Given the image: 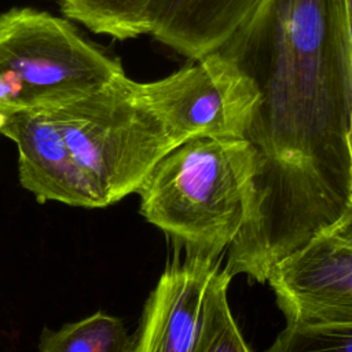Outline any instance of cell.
Wrapping results in <instances>:
<instances>
[{
  "mask_svg": "<svg viewBox=\"0 0 352 352\" xmlns=\"http://www.w3.org/2000/svg\"><path fill=\"white\" fill-rule=\"evenodd\" d=\"M253 82L246 226L302 242L352 209V47L344 0H264L219 48Z\"/></svg>",
  "mask_w": 352,
  "mask_h": 352,
  "instance_id": "obj_1",
  "label": "cell"
},
{
  "mask_svg": "<svg viewBox=\"0 0 352 352\" xmlns=\"http://www.w3.org/2000/svg\"><path fill=\"white\" fill-rule=\"evenodd\" d=\"M253 172L246 139H190L146 176L136 191L140 213L186 252L219 258L245 223Z\"/></svg>",
  "mask_w": 352,
  "mask_h": 352,
  "instance_id": "obj_2",
  "label": "cell"
},
{
  "mask_svg": "<svg viewBox=\"0 0 352 352\" xmlns=\"http://www.w3.org/2000/svg\"><path fill=\"white\" fill-rule=\"evenodd\" d=\"M122 73L121 62L67 18L30 7L0 14V121L60 107Z\"/></svg>",
  "mask_w": 352,
  "mask_h": 352,
  "instance_id": "obj_3",
  "label": "cell"
},
{
  "mask_svg": "<svg viewBox=\"0 0 352 352\" xmlns=\"http://www.w3.org/2000/svg\"><path fill=\"white\" fill-rule=\"evenodd\" d=\"M45 113L107 205L136 192L155 164L176 147L142 82L125 73Z\"/></svg>",
  "mask_w": 352,
  "mask_h": 352,
  "instance_id": "obj_4",
  "label": "cell"
},
{
  "mask_svg": "<svg viewBox=\"0 0 352 352\" xmlns=\"http://www.w3.org/2000/svg\"><path fill=\"white\" fill-rule=\"evenodd\" d=\"M142 85L175 146L194 138L243 139L258 100L253 82L219 51Z\"/></svg>",
  "mask_w": 352,
  "mask_h": 352,
  "instance_id": "obj_5",
  "label": "cell"
},
{
  "mask_svg": "<svg viewBox=\"0 0 352 352\" xmlns=\"http://www.w3.org/2000/svg\"><path fill=\"white\" fill-rule=\"evenodd\" d=\"M287 324L352 327V243L329 232L308 241L270 272Z\"/></svg>",
  "mask_w": 352,
  "mask_h": 352,
  "instance_id": "obj_6",
  "label": "cell"
},
{
  "mask_svg": "<svg viewBox=\"0 0 352 352\" xmlns=\"http://www.w3.org/2000/svg\"><path fill=\"white\" fill-rule=\"evenodd\" d=\"M232 276L220 258L186 252L151 292L133 352H199L220 286Z\"/></svg>",
  "mask_w": 352,
  "mask_h": 352,
  "instance_id": "obj_7",
  "label": "cell"
},
{
  "mask_svg": "<svg viewBox=\"0 0 352 352\" xmlns=\"http://www.w3.org/2000/svg\"><path fill=\"white\" fill-rule=\"evenodd\" d=\"M0 135L16 144L19 182L37 201L107 206L99 186L80 165L45 111H19L4 117Z\"/></svg>",
  "mask_w": 352,
  "mask_h": 352,
  "instance_id": "obj_8",
  "label": "cell"
},
{
  "mask_svg": "<svg viewBox=\"0 0 352 352\" xmlns=\"http://www.w3.org/2000/svg\"><path fill=\"white\" fill-rule=\"evenodd\" d=\"M264 0H155L147 34L183 55L198 59L219 50Z\"/></svg>",
  "mask_w": 352,
  "mask_h": 352,
  "instance_id": "obj_9",
  "label": "cell"
},
{
  "mask_svg": "<svg viewBox=\"0 0 352 352\" xmlns=\"http://www.w3.org/2000/svg\"><path fill=\"white\" fill-rule=\"evenodd\" d=\"M132 338L121 319L95 312L59 330L43 331L40 352H133Z\"/></svg>",
  "mask_w": 352,
  "mask_h": 352,
  "instance_id": "obj_10",
  "label": "cell"
},
{
  "mask_svg": "<svg viewBox=\"0 0 352 352\" xmlns=\"http://www.w3.org/2000/svg\"><path fill=\"white\" fill-rule=\"evenodd\" d=\"M155 0H81L65 18L114 40L147 34L148 12Z\"/></svg>",
  "mask_w": 352,
  "mask_h": 352,
  "instance_id": "obj_11",
  "label": "cell"
},
{
  "mask_svg": "<svg viewBox=\"0 0 352 352\" xmlns=\"http://www.w3.org/2000/svg\"><path fill=\"white\" fill-rule=\"evenodd\" d=\"M265 352H352V327L286 324Z\"/></svg>",
  "mask_w": 352,
  "mask_h": 352,
  "instance_id": "obj_12",
  "label": "cell"
},
{
  "mask_svg": "<svg viewBox=\"0 0 352 352\" xmlns=\"http://www.w3.org/2000/svg\"><path fill=\"white\" fill-rule=\"evenodd\" d=\"M230 282L220 286L199 352H252L245 341L227 300Z\"/></svg>",
  "mask_w": 352,
  "mask_h": 352,
  "instance_id": "obj_13",
  "label": "cell"
},
{
  "mask_svg": "<svg viewBox=\"0 0 352 352\" xmlns=\"http://www.w3.org/2000/svg\"><path fill=\"white\" fill-rule=\"evenodd\" d=\"M331 234L345 239L346 242L352 243V210L349 214L331 231Z\"/></svg>",
  "mask_w": 352,
  "mask_h": 352,
  "instance_id": "obj_14",
  "label": "cell"
},
{
  "mask_svg": "<svg viewBox=\"0 0 352 352\" xmlns=\"http://www.w3.org/2000/svg\"><path fill=\"white\" fill-rule=\"evenodd\" d=\"M344 8H345V18H346L348 34H349L351 47H352V0H344Z\"/></svg>",
  "mask_w": 352,
  "mask_h": 352,
  "instance_id": "obj_15",
  "label": "cell"
},
{
  "mask_svg": "<svg viewBox=\"0 0 352 352\" xmlns=\"http://www.w3.org/2000/svg\"><path fill=\"white\" fill-rule=\"evenodd\" d=\"M55 1L59 4V7L62 10V14L67 15L81 0H55Z\"/></svg>",
  "mask_w": 352,
  "mask_h": 352,
  "instance_id": "obj_16",
  "label": "cell"
},
{
  "mask_svg": "<svg viewBox=\"0 0 352 352\" xmlns=\"http://www.w3.org/2000/svg\"><path fill=\"white\" fill-rule=\"evenodd\" d=\"M348 143H349V154H351V172H352V116H351V125H349Z\"/></svg>",
  "mask_w": 352,
  "mask_h": 352,
  "instance_id": "obj_17",
  "label": "cell"
}]
</instances>
